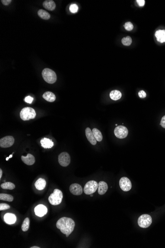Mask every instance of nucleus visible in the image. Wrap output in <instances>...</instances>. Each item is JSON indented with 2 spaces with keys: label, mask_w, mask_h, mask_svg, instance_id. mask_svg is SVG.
I'll list each match as a JSON object with an SVG mask.
<instances>
[{
  "label": "nucleus",
  "mask_w": 165,
  "mask_h": 248,
  "mask_svg": "<svg viewBox=\"0 0 165 248\" xmlns=\"http://www.w3.org/2000/svg\"><path fill=\"white\" fill-rule=\"evenodd\" d=\"M43 98L46 101L50 102H53L56 99L55 96L51 92H46L43 95Z\"/></svg>",
  "instance_id": "nucleus-21"
},
{
  "label": "nucleus",
  "mask_w": 165,
  "mask_h": 248,
  "mask_svg": "<svg viewBox=\"0 0 165 248\" xmlns=\"http://www.w3.org/2000/svg\"><path fill=\"white\" fill-rule=\"evenodd\" d=\"M75 223L72 219L63 217L58 220L57 223V227L61 230V231L66 235V237L73 231L75 227Z\"/></svg>",
  "instance_id": "nucleus-1"
},
{
  "label": "nucleus",
  "mask_w": 165,
  "mask_h": 248,
  "mask_svg": "<svg viewBox=\"0 0 165 248\" xmlns=\"http://www.w3.org/2000/svg\"><path fill=\"white\" fill-rule=\"evenodd\" d=\"M13 154H11V155H10V156H9L8 158H6V160H7H7H9V158H12V157H13Z\"/></svg>",
  "instance_id": "nucleus-37"
},
{
  "label": "nucleus",
  "mask_w": 165,
  "mask_h": 248,
  "mask_svg": "<svg viewBox=\"0 0 165 248\" xmlns=\"http://www.w3.org/2000/svg\"><path fill=\"white\" fill-rule=\"evenodd\" d=\"M122 43L125 46H130L132 43V40L130 36H127L122 39Z\"/></svg>",
  "instance_id": "nucleus-28"
},
{
  "label": "nucleus",
  "mask_w": 165,
  "mask_h": 248,
  "mask_svg": "<svg viewBox=\"0 0 165 248\" xmlns=\"http://www.w3.org/2000/svg\"><path fill=\"white\" fill-rule=\"evenodd\" d=\"M98 189V183L94 180L87 182L84 188V192L86 195H91L95 192Z\"/></svg>",
  "instance_id": "nucleus-5"
},
{
  "label": "nucleus",
  "mask_w": 165,
  "mask_h": 248,
  "mask_svg": "<svg viewBox=\"0 0 165 248\" xmlns=\"http://www.w3.org/2000/svg\"><path fill=\"white\" fill-rule=\"evenodd\" d=\"M42 74L45 81L48 83L53 84L57 81V74L55 72H53V70L51 69L45 68L44 70H43Z\"/></svg>",
  "instance_id": "nucleus-3"
},
{
  "label": "nucleus",
  "mask_w": 165,
  "mask_h": 248,
  "mask_svg": "<svg viewBox=\"0 0 165 248\" xmlns=\"http://www.w3.org/2000/svg\"><path fill=\"white\" fill-rule=\"evenodd\" d=\"M70 192L74 195L79 196L82 194V189L80 184L74 183L71 185L69 188Z\"/></svg>",
  "instance_id": "nucleus-12"
},
{
  "label": "nucleus",
  "mask_w": 165,
  "mask_h": 248,
  "mask_svg": "<svg viewBox=\"0 0 165 248\" xmlns=\"http://www.w3.org/2000/svg\"><path fill=\"white\" fill-rule=\"evenodd\" d=\"M85 133H86V138L88 139V141L90 142V143L92 145H95L96 144L97 141L94 138L91 129L88 127L86 128L85 130Z\"/></svg>",
  "instance_id": "nucleus-13"
},
{
  "label": "nucleus",
  "mask_w": 165,
  "mask_h": 248,
  "mask_svg": "<svg viewBox=\"0 0 165 248\" xmlns=\"http://www.w3.org/2000/svg\"><path fill=\"white\" fill-rule=\"evenodd\" d=\"M157 40L160 43L165 42V30H159L155 34Z\"/></svg>",
  "instance_id": "nucleus-18"
},
{
  "label": "nucleus",
  "mask_w": 165,
  "mask_h": 248,
  "mask_svg": "<svg viewBox=\"0 0 165 248\" xmlns=\"http://www.w3.org/2000/svg\"><path fill=\"white\" fill-rule=\"evenodd\" d=\"M138 96L140 98H144L146 96V94L145 91H144L143 90H141L138 92Z\"/></svg>",
  "instance_id": "nucleus-33"
},
{
  "label": "nucleus",
  "mask_w": 165,
  "mask_h": 248,
  "mask_svg": "<svg viewBox=\"0 0 165 248\" xmlns=\"http://www.w3.org/2000/svg\"><path fill=\"white\" fill-rule=\"evenodd\" d=\"M1 187L3 189L13 190L15 189V186L11 182H7L2 183L1 185Z\"/></svg>",
  "instance_id": "nucleus-25"
},
{
  "label": "nucleus",
  "mask_w": 165,
  "mask_h": 248,
  "mask_svg": "<svg viewBox=\"0 0 165 248\" xmlns=\"http://www.w3.org/2000/svg\"><path fill=\"white\" fill-rule=\"evenodd\" d=\"M1 2H2V4L4 5L7 6V5H9L11 3V0H2Z\"/></svg>",
  "instance_id": "nucleus-35"
},
{
  "label": "nucleus",
  "mask_w": 165,
  "mask_h": 248,
  "mask_svg": "<svg viewBox=\"0 0 165 248\" xmlns=\"http://www.w3.org/2000/svg\"><path fill=\"white\" fill-rule=\"evenodd\" d=\"M31 248H40V247H39L37 246H33L31 247H30Z\"/></svg>",
  "instance_id": "nucleus-39"
},
{
  "label": "nucleus",
  "mask_w": 165,
  "mask_h": 248,
  "mask_svg": "<svg viewBox=\"0 0 165 248\" xmlns=\"http://www.w3.org/2000/svg\"><path fill=\"white\" fill-rule=\"evenodd\" d=\"M136 2L140 7H143L145 4V1L144 0H137Z\"/></svg>",
  "instance_id": "nucleus-34"
},
{
  "label": "nucleus",
  "mask_w": 165,
  "mask_h": 248,
  "mask_svg": "<svg viewBox=\"0 0 165 248\" xmlns=\"http://www.w3.org/2000/svg\"><path fill=\"white\" fill-rule=\"evenodd\" d=\"M108 190V185L106 182L100 181L98 184V193L99 195H104Z\"/></svg>",
  "instance_id": "nucleus-16"
},
{
  "label": "nucleus",
  "mask_w": 165,
  "mask_h": 248,
  "mask_svg": "<svg viewBox=\"0 0 165 248\" xmlns=\"http://www.w3.org/2000/svg\"><path fill=\"white\" fill-rule=\"evenodd\" d=\"M63 199V194L62 192L57 189H55L53 191V193L51 194L49 197V201L50 204L57 206L61 204Z\"/></svg>",
  "instance_id": "nucleus-2"
},
{
  "label": "nucleus",
  "mask_w": 165,
  "mask_h": 248,
  "mask_svg": "<svg viewBox=\"0 0 165 248\" xmlns=\"http://www.w3.org/2000/svg\"><path fill=\"white\" fill-rule=\"evenodd\" d=\"M69 9L71 13H75L78 11V7L76 4H72L69 7Z\"/></svg>",
  "instance_id": "nucleus-29"
},
{
  "label": "nucleus",
  "mask_w": 165,
  "mask_h": 248,
  "mask_svg": "<svg viewBox=\"0 0 165 248\" xmlns=\"http://www.w3.org/2000/svg\"><path fill=\"white\" fill-rule=\"evenodd\" d=\"M21 160L24 164L28 165H33L35 163V157L30 154H28L27 156H21Z\"/></svg>",
  "instance_id": "nucleus-14"
},
{
  "label": "nucleus",
  "mask_w": 165,
  "mask_h": 248,
  "mask_svg": "<svg viewBox=\"0 0 165 248\" xmlns=\"http://www.w3.org/2000/svg\"><path fill=\"white\" fill-rule=\"evenodd\" d=\"M4 221L7 223L12 224L15 223L17 221L16 216L13 213H7L4 215Z\"/></svg>",
  "instance_id": "nucleus-15"
},
{
  "label": "nucleus",
  "mask_w": 165,
  "mask_h": 248,
  "mask_svg": "<svg viewBox=\"0 0 165 248\" xmlns=\"http://www.w3.org/2000/svg\"><path fill=\"white\" fill-rule=\"evenodd\" d=\"M160 124H161L162 127L165 128V116H164L162 118Z\"/></svg>",
  "instance_id": "nucleus-36"
},
{
  "label": "nucleus",
  "mask_w": 165,
  "mask_h": 248,
  "mask_svg": "<svg viewBox=\"0 0 165 248\" xmlns=\"http://www.w3.org/2000/svg\"><path fill=\"white\" fill-rule=\"evenodd\" d=\"M59 162L62 166H67L71 162L70 155L67 152H63L59 156Z\"/></svg>",
  "instance_id": "nucleus-8"
},
{
  "label": "nucleus",
  "mask_w": 165,
  "mask_h": 248,
  "mask_svg": "<svg viewBox=\"0 0 165 248\" xmlns=\"http://www.w3.org/2000/svg\"><path fill=\"white\" fill-rule=\"evenodd\" d=\"M38 15L41 19L45 20H48L51 17L50 13L43 9H40L38 12Z\"/></svg>",
  "instance_id": "nucleus-24"
},
{
  "label": "nucleus",
  "mask_w": 165,
  "mask_h": 248,
  "mask_svg": "<svg viewBox=\"0 0 165 248\" xmlns=\"http://www.w3.org/2000/svg\"><path fill=\"white\" fill-rule=\"evenodd\" d=\"M41 144L42 147L45 149H50L54 145L52 140L47 138H44L41 140Z\"/></svg>",
  "instance_id": "nucleus-17"
},
{
  "label": "nucleus",
  "mask_w": 165,
  "mask_h": 248,
  "mask_svg": "<svg viewBox=\"0 0 165 248\" xmlns=\"http://www.w3.org/2000/svg\"><path fill=\"white\" fill-rule=\"evenodd\" d=\"M35 187L38 190H43L46 187V180L43 178H39L35 183Z\"/></svg>",
  "instance_id": "nucleus-19"
},
{
  "label": "nucleus",
  "mask_w": 165,
  "mask_h": 248,
  "mask_svg": "<svg viewBox=\"0 0 165 248\" xmlns=\"http://www.w3.org/2000/svg\"><path fill=\"white\" fill-rule=\"evenodd\" d=\"M30 220L29 218H26L23 222L21 226V229L23 231L26 232L28 231L29 228Z\"/></svg>",
  "instance_id": "nucleus-27"
},
{
  "label": "nucleus",
  "mask_w": 165,
  "mask_h": 248,
  "mask_svg": "<svg viewBox=\"0 0 165 248\" xmlns=\"http://www.w3.org/2000/svg\"><path fill=\"white\" fill-rule=\"evenodd\" d=\"M110 97L113 100L117 101L122 97V93L119 90H113L110 93Z\"/></svg>",
  "instance_id": "nucleus-22"
},
{
  "label": "nucleus",
  "mask_w": 165,
  "mask_h": 248,
  "mask_svg": "<svg viewBox=\"0 0 165 248\" xmlns=\"http://www.w3.org/2000/svg\"><path fill=\"white\" fill-rule=\"evenodd\" d=\"M15 143V139L13 136H7L1 139L0 147L3 148L11 147Z\"/></svg>",
  "instance_id": "nucleus-9"
},
{
  "label": "nucleus",
  "mask_w": 165,
  "mask_h": 248,
  "mask_svg": "<svg viewBox=\"0 0 165 248\" xmlns=\"http://www.w3.org/2000/svg\"><path fill=\"white\" fill-rule=\"evenodd\" d=\"M119 185L121 189L125 192L130 191L132 186L130 180L126 177H123L120 179Z\"/></svg>",
  "instance_id": "nucleus-10"
},
{
  "label": "nucleus",
  "mask_w": 165,
  "mask_h": 248,
  "mask_svg": "<svg viewBox=\"0 0 165 248\" xmlns=\"http://www.w3.org/2000/svg\"><path fill=\"white\" fill-rule=\"evenodd\" d=\"M10 208H11L10 206L7 204H5V203H1L0 204V211L7 210V209H9Z\"/></svg>",
  "instance_id": "nucleus-31"
},
{
  "label": "nucleus",
  "mask_w": 165,
  "mask_h": 248,
  "mask_svg": "<svg viewBox=\"0 0 165 248\" xmlns=\"http://www.w3.org/2000/svg\"><path fill=\"white\" fill-rule=\"evenodd\" d=\"M114 134L117 138L124 139L126 138L128 135V130L127 127L123 125H119L114 129Z\"/></svg>",
  "instance_id": "nucleus-7"
},
{
  "label": "nucleus",
  "mask_w": 165,
  "mask_h": 248,
  "mask_svg": "<svg viewBox=\"0 0 165 248\" xmlns=\"http://www.w3.org/2000/svg\"><path fill=\"white\" fill-rule=\"evenodd\" d=\"M33 100H34L33 98L31 96H27V97H26L24 99V101L26 103H28V104H31L33 102Z\"/></svg>",
  "instance_id": "nucleus-32"
},
{
  "label": "nucleus",
  "mask_w": 165,
  "mask_h": 248,
  "mask_svg": "<svg viewBox=\"0 0 165 248\" xmlns=\"http://www.w3.org/2000/svg\"><path fill=\"white\" fill-rule=\"evenodd\" d=\"M92 132L97 141L100 142L102 141L103 139L102 135L101 132L98 129L94 128L92 130Z\"/></svg>",
  "instance_id": "nucleus-23"
},
{
  "label": "nucleus",
  "mask_w": 165,
  "mask_h": 248,
  "mask_svg": "<svg viewBox=\"0 0 165 248\" xmlns=\"http://www.w3.org/2000/svg\"><path fill=\"white\" fill-rule=\"evenodd\" d=\"M2 174H3V171H2V169H0V178H1L2 177Z\"/></svg>",
  "instance_id": "nucleus-38"
},
{
  "label": "nucleus",
  "mask_w": 165,
  "mask_h": 248,
  "mask_svg": "<svg viewBox=\"0 0 165 248\" xmlns=\"http://www.w3.org/2000/svg\"><path fill=\"white\" fill-rule=\"evenodd\" d=\"M36 115L35 110L30 107H26L23 108L20 113V118L24 121L34 119Z\"/></svg>",
  "instance_id": "nucleus-4"
},
{
  "label": "nucleus",
  "mask_w": 165,
  "mask_h": 248,
  "mask_svg": "<svg viewBox=\"0 0 165 248\" xmlns=\"http://www.w3.org/2000/svg\"><path fill=\"white\" fill-rule=\"evenodd\" d=\"M124 27H125V29L128 31H131L134 28V25L130 22H126L125 23Z\"/></svg>",
  "instance_id": "nucleus-30"
},
{
  "label": "nucleus",
  "mask_w": 165,
  "mask_h": 248,
  "mask_svg": "<svg viewBox=\"0 0 165 248\" xmlns=\"http://www.w3.org/2000/svg\"><path fill=\"white\" fill-rule=\"evenodd\" d=\"M44 7L47 9L49 11H53L55 9V2L52 0H47L45 1L43 3Z\"/></svg>",
  "instance_id": "nucleus-20"
},
{
  "label": "nucleus",
  "mask_w": 165,
  "mask_h": 248,
  "mask_svg": "<svg viewBox=\"0 0 165 248\" xmlns=\"http://www.w3.org/2000/svg\"><path fill=\"white\" fill-rule=\"evenodd\" d=\"M34 211L36 215L39 217H44L48 212V209L43 205H39L34 209Z\"/></svg>",
  "instance_id": "nucleus-11"
},
{
  "label": "nucleus",
  "mask_w": 165,
  "mask_h": 248,
  "mask_svg": "<svg viewBox=\"0 0 165 248\" xmlns=\"http://www.w3.org/2000/svg\"><path fill=\"white\" fill-rule=\"evenodd\" d=\"M138 223V225L141 228H147L152 223V218L148 215H143L139 217Z\"/></svg>",
  "instance_id": "nucleus-6"
},
{
  "label": "nucleus",
  "mask_w": 165,
  "mask_h": 248,
  "mask_svg": "<svg viewBox=\"0 0 165 248\" xmlns=\"http://www.w3.org/2000/svg\"><path fill=\"white\" fill-rule=\"evenodd\" d=\"M0 200L11 202L13 200V197L11 195L2 193L0 194Z\"/></svg>",
  "instance_id": "nucleus-26"
}]
</instances>
